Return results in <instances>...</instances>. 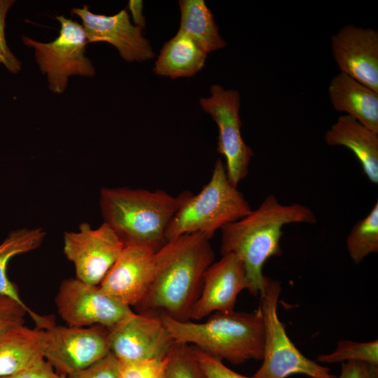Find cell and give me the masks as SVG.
<instances>
[{
	"label": "cell",
	"instance_id": "1",
	"mask_svg": "<svg viewBox=\"0 0 378 378\" xmlns=\"http://www.w3.org/2000/svg\"><path fill=\"white\" fill-rule=\"evenodd\" d=\"M210 239L200 232L184 234L155 251L152 281L139 313L162 312L177 321H190L204 274L214 260Z\"/></svg>",
	"mask_w": 378,
	"mask_h": 378
},
{
	"label": "cell",
	"instance_id": "2",
	"mask_svg": "<svg viewBox=\"0 0 378 378\" xmlns=\"http://www.w3.org/2000/svg\"><path fill=\"white\" fill-rule=\"evenodd\" d=\"M316 220L308 206L298 203L282 204L270 195L256 209L220 229V253H233L239 257L244 267L247 290L253 296L260 295L266 283L262 272L265 262L282 254L283 227L289 223L314 224Z\"/></svg>",
	"mask_w": 378,
	"mask_h": 378
},
{
	"label": "cell",
	"instance_id": "3",
	"mask_svg": "<svg viewBox=\"0 0 378 378\" xmlns=\"http://www.w3.org/2000/svg\"><path fill=\"white\" fill-rule=\"evenodd\" d=\"M188 192L174 197L161 190L102 188L99 206L104 223L125 246H144L157 251L167 242V227Z\"/></svg>",
	"mask_w": 378,
	"mask_h": 378
},
{
	"label": "cell",
	"instance_id": "4",
	"mask_svg": "<svg viewBox=\"0 0 378 378\" xmlns=\"http://www.w3.org/2000/svg\"><path fill=\"white\" fill-rule=\"evenodd\" d=\"M159 314L176 342L190 344L234 365L262 359L264 323L259 309L215 312L203 323L177 321Z\"/></svg>",
	"mask_w": 378,
	"mask_h": 378
},
{
	"label": "cell",
	"instance_id": "5",
	"mask_svg": "<svg viewBox=\"0 0 378 378\" xmlns=\"http://www.w3.org/2000/svg\"><path fill=\"white\" fill-rule=\"evenodd\" d=\"M237 187L229 180L225 165L218 159L209 181L194 195L188 192L167 232V241L174 237L200 232L210 239L216 231L235 222L251 211Z\"/></svg>",
	"mask_w": 378,
	"mask_h": 378
},
{
	"label": "cell",
	"instance_id": "6",
	"mask_svg": "<svg viewBox=\"0 0 378 378\" xmlns=\"http://www.w3.org/2000/svg\"><path fill=\"white\" fill-rule=\"evenodd\" d=\"M280 282L267 276L260 294L259 311L264 323L262 363L254 378H287L301 374L312 378H336L330 368L304 356L286 334L277 314Z\"/></svg>",
	"mask_w": 378,
	"mask_h": 378
},
{
	"label": "cell",
	"instance_id": "7",
	"mask_svg": "<svg viewBox=\"0 0 378 378\" xmlns=\"http://www.w3.org/2000/svg\"><path fill=\"white\" fill-rule=\"evenodd\" d=\"M61 24L59 35L52 41L41 43L23 36V43L34 49L40 70L47 74L48 88L61 94L71 76L93 77L95 70L85 55L87 38L78 22L62 15L56 16Z\"/></svg>",
	"mask_w": 378,
	"mask_h": 378
},
{
	"label": "cell",
	"instance_id": "8",
	"mask_svg": "<svg viewBox=\"0 0 378 378\" xmlns=\"http://www.w3.org/2000/svg\"><path fill=\"white\" fill-rule=\"evenodd\" d=\"M43 358L59 374L84 369L110 353V330L102 326L52 325L42 330Z\"/></svg>",
	"mask_w": 378,
	"mask_h": 378
},
{
	"label": "cell",
	"instance_id": "9",
	"mask_svg": "<svg viewBox=\"0 0 378 378\" xmlns=\"http://www.w3.org/2000/svg\"><path fill=\"white\" fill-rule=\"evenodd\" d=\"M211 96L201 98L200 104L218 127L217 151L225 159V168L230 182L238 183L248 174L253 150L241 136L239 115L240 94L234 89L225 90L220 85L210 88Z\"/></svg>",
	"mask_w": 378,
	"mask_h": 378
},
{
	"label": "cell",
	"instance_id": "10",
	"mask_svg": "<svg viewBox=\"0 0 378 378\" xmlns=\"http://www.w3.org/2000/svg\"><path fill=\"white\" fill-rule=\"evenodd\" d=\"M55 302L58 314L72 327L99 325L111 330L134 313L99 286L89 285L76 277L61 282Z\"/></svg>",
	"mask_w": 378,
	"mask_h": 378
},
{
	"label": "cell",
	"instance_id": "11",
	"mask_svg": "<svg viewBox=\"0 0 378 378\" xmlns=\"http://www.w3.org/2000/svg\"><path fill=\"white\" fill-rule=\"evenodd\" d=\"M125 244L105 223L92 228L82 223L77 231L65 232L63 252L75 270L76 278L99 286L120 255Z\"/></svg>",
	"mask_w": 378,
	"mask_h": 378
},
{
	"label": "cell",
	"instance_id": "12",
	"mask_svg": "<svg viewBox=\"0 0 378 378\" xmlns=\"http://www.w3.org/2000/svg\"><path fill=\"white\" fill-rule=\"evenodd\" d=\"M175 342L155 312L134 313L110 330V352L121 362L164 359Z\"/></svg>",
	"mask_w": 378,
	"mask_h": 378
},
{
	"label": "cell",
	"instance_id": "13",
	"mask_svg": "<svg viewBox=\"0 0 378 378\" xmlns=\"http://www.w3.org/2000/svg\"><path fill=\"white\" fill-rule=\"evenodd\" d=\"M155 251L139 245L125 246L117 260L99 285L106 294L137 309L152 281Z\"/></svg>",
	"mask_w": 378,
	"mask_h": 378
},
{
	"label": "cell",
	"instance_id": "14",
	"mask_svg": "<svg viewBox=\"0 0 378 378\" xmlns=\"http://www.w3.org/2000/svg\"><path fill=\"white\" fill-rule=\"evenodd\" d=\"M340 72L378 92V31L354 24L342 27L330 38Z\"/></svg>",
	"mask_w": 378,
	"mask_h": 378
},
{
	"label": "cell",
	"instance_id": "15",
	"mask_svg": "<svg viewBox=\"0 0 378 378\" xmlns=\"http://www.w3.org/2000/svg\"><path fill=\"white\" fill-rule=\"evenodd\" d=\"M71 13L82 20L88 43H108L127 62H142L154 57L149 41L143 36L141 28L132 24L127 9L106 16L93 13L84 5L73 8Z\"/></svg>",
	"mask_w": 378,
	"mask_h": 378
},
{
	"label": "cell",
	"instance_id": "16",
	"mask_svg": "<svg viewBox=\"0 0 378 378\" xmlns=\"http://www.w3.org/2000/svg\"><path fill=\"white\" fill-rule=\"evenodd\" d=\"M248 288L244 265L233 253L222 255L206 270L202 290L190 314V321L200 320L213 313L234 309L239 293Z\"/></svg>",
	"mask_w": 378,
	"mask_h": 378
},
{
	"label": "cell",
	"instance_id": "17",
	"mask_svg": "<svg viewBox=\"0 0 378 378\" xmlns=\"http://www.w3.org/2000/svg\"><path fill=\"white\" fill-rule=\"evenodd\" d=\"M328 94L335 111L378 132V92L340 72L332 78Z\"/></svg>",
	"mask_w": 378,
	"mask_h": 378
},
{
	"label": "cell",
	"instance_id": "18",
	"mask_svg": "<svg viewBox=\"0 0 378 378\" xmlns=\"http://www.w3.org/2000/svg\"><path fill=\"white\" fill-rule=\"evenodd\" d=\"M324 138L330 146H342L351 150L369 181L378 183V132L342 115L326 132Z\"/></svg>",
	"mask_w": 378,
	"mask_h": 378
},
{
	"label": "cell",
	"instance_id": "19",
	"mask_svg": "<svg viewBox=\"0 0 378 378\" xmlns=\"http://www.w3.org/2000/svg\"><path fill=\"white\" fill-rule=\"evenodd\" d=\"M43 358L41 329L21 325L0 333V378L17 374Z\"/></svg>",
	"mask_w": 378,
	"mask_h": 378
},
{
	"label": "cell",
	"instance_id": "20",
	"mask_svg": "<svg viewBox=\"0 0 378 378\" xmlns=\"http://www.w3.org/2000/svg\"><path fill=\"white\" fill-rule=\"evenodd\" d=\"M206 57L207 54L189 36L178 29L163 45L153 71L172 79L193 76L204 67Z\"/></svg>",
	"mask_w": 378,
	"mask_h": 378
},
{
	"label": "cell",
	"instance_id": "21",
	"mask_svg": "<svg viewBox=\"0 0 378 378\" xmlns=\"http://www.w3.org/2000/svg\"><path fill=\"white\" fill-rule=\"evenodd\" d=\"M179 30L189 36L206 54L224 48L214 15L204 0H181Z\"/></svg>",
	"mask_w": 378,
	"mask_h": 378
},
{
	"label": "cell",
	"instance_id": "22",
	"mask_svg": "<svg viewBox=\"0 0 378 378\" xmlns=\"http://www.w3.org/2000/svg\"><path fill=\"white\" fill-rule=\"evenodd\" d=\"M46 235V232L42 227H23L13 230L0 243V295L9 296L24 304L16 286L7 275L8 265L15 256L39 248Z\"/></svg>",
	"mask_w": 378,
	"mask_h": 378
},
{
	"label": "cell",
	"instance_id": "23",
	"mask_svg": "<svg viewBox=\"0 0 378 378\" xmlns=\"http://www.w3.org/2000/svg\"><path fill=\"white\" fill-rule=\"evenodd\" d=\"M346 246L352 261L360 263L368 255L378 251V203L359 220L346 237Z\"/></svg>",
	"mask_w": 378,
	"mask_h": 378
},
{
	"label": "cell",
	"instance_id": "24",
	"mask_svg": "<svg viewBox=\"0 0 378 378\" xmlns=\"http://www.w3.org/2000/svg\"><path fill=\"white\" fill-rule=\"evenodd\" d=\"M163 378H207L193 346L175 342L168 356Z\"/></svg>",
	"mask_w": 378,
	"mask_h": 378
},
{
	"label": "cell",
	"instance_id": "25",
	"mask_svg": "<svg viewBox=\"0 0 378 378\" xmlns=\"http://www.w3.org/2000/svg\"><path fill=\"white\" fill-rule=\"evenodd\" d=\"M316 361L322 363L356 361L378 366V340L365 342L340 340L332 352L318 356Z\"/></svg>",
	"mask_w": 378,
	"mask_h": 378
},
{
	"label": "cell",
	"instance_id": "26",
	"mask_svg": "<svg viewBox=\"0 0 378 378\" xmlns=\"http://www.w3.org/2000/svg\"><path fill=\"white\" fill-rule=\"evenodd\" d=\"M27 314L31 316L38 329H46L55 323L52 316H41L25 304H21L9 296L0 295V333L12 327L24 325Z\"/></svg>",
	"mask_w": 378,
	"mask_h": 378
},
{
	"label": "cell",
	"instance_id": "27",
	"mask_svg": "<svg viewBox=\"0 0 378 378\" xmlns=\"http://www.w3.org/2000/svg\"><path fill=\"white\" fill-rule=\"evenodd\" d=\"M166 363L167 357L162 360L120 361V378H163Z\"/></svg>",
	"mask_w": 378,
	"mask_h": 378
},
{
	"label": "cell",
	"instance_id": "28",
	"mask_svg": "<svg viewBox=\"0 0 378 378\" xmlns=\"http://www.w3.org/2000/svg\"><path fill=\"white\" fill-rule=\"evenodd\" d=\"M66 378H120V360L110 352L92 365L69 374Z\"/></svg>",
	"mask_w": 378,
	"mask_h": 378
},
{
	"label": "cell",
	"instance_id": "29",
	"mask_svg": "<svg viewBox=\"0 0 378 378\" xmlns=\"http://www.w3.org/2000/svg\"><path fill=\"white\" fill-rule=\"evenodd\" d=\"M14 2L13 0H0V64L11 73L17 74L21 70V62L7 46L4 31L6 16Z\"/></svg>",
	"mask_w": 378,
	"mask_h": 378
},
{
	"label": "cell",
	"instance_id": "30",
	"mask_svg": "<svg viewBox=\"0 0 378 378\" xmlns=\"http://www.w3.org/2000/svg\"><path fill=\"white\" fill-rule=\"evenodd\" d=\"M194 350L207 378H254L239 374L223 364V360L197 347Z\"/></svg>",
	"mask_w": 378,
	"mask_h": 378
},
{
	"label": "cell",
	"instance_id": "31",
	"mask_svg": "<svg viewBox=\"0 0 378 378\" xmlns=\"http://www.w3.org/2000/svg\"><path fill=\"white\" fill-rule=\"evenodd\" d=\"M336 378H378V366L356 361L344 362Z\"/></svg>",
	"mask_w": 378,
	"mask_h": 378
},
{
	"label": "cell",
	"instance_id": "32",
	"mask_svg": "<svg viewBox=\"0 0 378 378\" xmlns=\"http://www.w3.org/2000/svg\"><path fill=\"white\" fill-rule=\"evenodd\" d=\"M4 378H66V377L57 373L43 358L17 374Z\"/></svg>",
	"mask_w": 378,
	"mask_h": 378
},
{
	"label": "cell",
	"instance_id": "33",
	"mask_svg": "<svg viewBox=\"0 0 378 378\" xmlns=\"http://www.w3.org/2000/svg\"><path fill=\"white\" fill-rule=\"evenodd\" d=\"M128 8L132 15L134 25L141 29L146 27L145 18L143 15V1L141 0H130Z\"/></svg>",
	"mask_w": 378,
	"mask_h": 378
}]
</instances>
